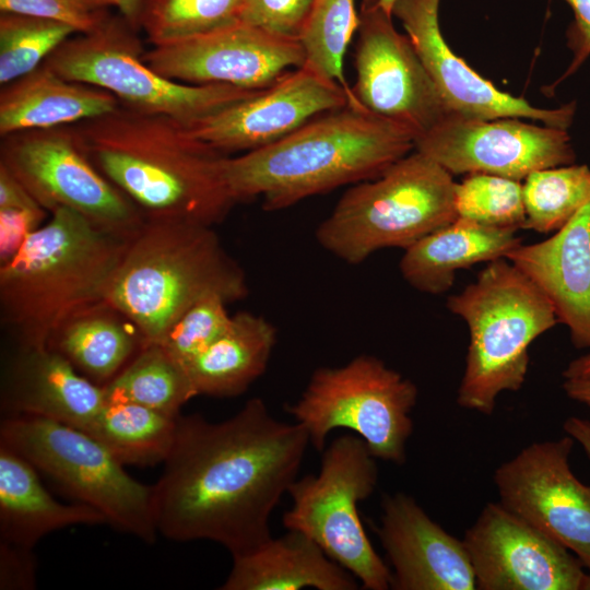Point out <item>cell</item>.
<instances>
[{
	"instance_id": "cell-1",
	"label": "cell",
	"mask_w": 590,
	"mask_h": 590,
	"mask_svg": "<svg viewBox=\"0 0 590 590\" xmlns=\"http://www.w3.org/2000/svg\"><path fill=\"white\" fill-rule=\"evenodd\" d=\"M309 444L302 425L276 420L260 398L217 423L179 415L152 486L158 533L209 540L232 556L255 550L272 536L271 514L297 479Z\"/></svg>"
},
{
	"instance_id": "cell-2",
	"label": "cell",
	"mask_w": 590,
	"mask_h": 590,
	"mask_svg": "<svg viewBox=\"0 0 590 590\" xmlns=\"http://www.w3.org/2000/svg\"><path fill=\"white\" fill-rule=\"evenodd\" d=\"M73 126L94 165L145 220L213 227L237 203L225 173L229 155L172 117L120 104Z\"/></svg>"
},
{
	"instance_id": "cell-3",
	"label": "cell",
	"mask_w": 590,
	"mask_h": 590,
	"mask_svg": "<svg viewBox=\"0 0 590 590\" xmlns=\"http://www.w3.org/2000/svg\"><path fill=\"white\" fill-rule=\"evenodd\" d=\"M408 128L347 104L324 113L264 148L228 156L231 192L260 198L266 211L373 179L415 149Z\"/></svg>"
},
{
	"instance_id": "cell-4",
	"label": "cell",
	"mask_w": 590,
	"mask_h": 590,
	"mask_svg": "<svg viewBox=\"0 0 590 590\" xmlns=\"http://www.w3.org/2000/svg\"><path fill=\"white\" fill-rule=\"evenodd\" d=\"M30 234L0 266L1 321L20 349L48 347L71 319L106 304L132 237L106 231L68 208Z\"/></svg>"
},
{
	"instance_id": "cell-5",
	"label": "cell",
	"mask_w": 590,
	"mask_h": 590,
	"mask_svg": "<svg viewBox=\"0 0 590 590\" xmlns=\"http://www.w3.org/2000/svg\"><path fill=\"white\" fill-rule=\"evenodd\" d=\"M247 294L243 269L213 227L145 220L129 243L106 304L132 323L144 345L161 343L199 299L219 295L229 304Z\"/></svg>"
},
{
	"instance_id": "cell-6",
	"label": "cell",
	"mask_w": 590,
	"mask_h": 590,
	"mask_svg": "<svg viewBox=\"0 0 590 590\" xmlns=\"http://www.w3.org/2000/svg\"><path fill=\"white\" fill-rule=\"evenodd\" d=\"M469 329L465 368L457 403L491 415L498 396L518 391L529 368V346L556 323L543 292L512 262H487L474 282L447 299Z\"/></svg>"
},
{
	"instance_id": "cell-7",
	"label": "cell",
	"mask_w": 590,
	"mask_h": 590,
	"mask_svg": "<svg viewBox=\"0 0 590 590\" xmlns=\"http://www.w3.org/2000/svg\"><path fill=\"white\" fill-rule=\"evenodd\" d=\"M453 175L413 150L379 176L352 185L317 226L318 244L349 264L406 249L457 219Z\"/></svg>"
},
{
	"instance_id": "cell-8",
	"label": "cell",
	"mask_w": 590,
	"mask_h": 590,
	"mask_svg": "<svg viewBox=\"0 0 590 590\" xmlns=\"http://www.w3.org/2000/svg\"><path fill=\"white\" fill-rule=\"evenodd\" d=\"M138 31L113 14L98 30L67 39L44 63L66 79L111 93L121 105L172 117L185 127L259 91L165 78L143 60Z\"/></svg>"
},
{
	"instance_id": "cell-9",
	"label": "cell",
	"mask_w": 590,
	"mask_h": 590,
	"mask_svg": "<svg viewBox=\"0 0 590 590\" xmlns=\"http://www.w3.org/2000/svg\"><path fill=\"white\" fill-rule=\"evenodd\" d=\"M377 483L378 465L366 442L354 433L341 435L322 450L318 474L292 483V505L282 518L285 529L309 536L367 590L391 588L392 577L358 514Z\"/></svg>"
},
{
	"instance_id": "cell-10",
	"label": "cell",
	"mask_w": 590,
	"mask_h": 590,
	"mask_svg": "<svg viewBox=\"0 0 590 590\" xmlns=\"http://www.w3.org/2000/svg\"><path fill=\"white\" fill-rule=\"evenodd\" d=\"M417 397L413 381L380 358L362 354L342 366L317 368L286 411L318 451L332 430L345 428L359 436L376 459L403 464Z\"/></svg>"
},
{
	"instance_id": "cell-11",
	"label": "cell",
	"mask_w": 590,
	"mask_h": 590,
	"mask_svg": "<svg viewBox=\"0 0 590 590\" xmlns=\"http://www.w3.org/2000/svg\"><path fill=\"white\" fill-rule=\"evenodd\" d=\"M0 442L26 458L75 502L102 512L107 523L145 543L155 542L152 486L130 476L86 432L35 416H5Z\"/></svg>"
},
{
	"instance_id": "cell-12",
	"label": "cell",
	"mask_w": 590,
	"mask_h": 590,
	"mask_svg": "<svg viewBox=\"0 0 590 590\" xmlns=\"http://www.w3.org/2000/svg\"><path fill=\"white\" fill-rule=\"evenodd\" d=\"M0 164L46 211L68 208L127 237L145 222L137 205L91 161L73 125L1 137Z\"/></svg>"
},
{
	"instance_id": "cell-13",
	"label": "cell",
	"mask_w": 590,
	"mask_h": 590,
	"mask_svg": "<svg viewBox=\"0 0 590 590\" xmlns=\"http://www.w3.org/2000/svg\"><path fill=\"white\" fill-rule=\"evenodd\" d=\"M358 14L355 102L416 138L426 133L450 113L411 39L398 32L378 0H363Z\"/></svg>"
},
{
	"instance_id": "cell-14",
	"label": "cell",
	"mask_w": 590,
	"mask_h": 590,
	"mask_svg": "<svg viewBox=\"0 0 590 590\" xmlns=\"http://www.w3.org/2000/svg\"><path fill=\"white\" fill-rule=\"evenodd\" d=\"M414 150L451 175L484 173L520 181L535 170L576 161L566 129L517 117L480 119L448 114L415 139Z\"/></svg>"
},
{
	"instance_id": "cell-15",
	"label": "cell",
	"mask_w": 590,
	"mask_h": 590,
	"mask_svg": "<svg viewBox=\"0 0 590 590\" xmlns=\"http://www.w3.org/2000/svg\"><path fill=\"white\" fill-rule=\"evenodd\" d=\"M570 436L532 442L494 472L499 503L575 554L590 571V485L569 463Z\"/></svg>"
},
{
	"instance_id": "cell-16",
	"label": "cell",
	"mask_w": 590,
	"mask_h": 590,
	"mask_svg": "<svg viewBox=\"0 0 590 590\" xmlns=\"http://www.w3.org/2000/svg\"><path fill=\"white\" fill-rule=\"evenodd\" d=\"M143 60L157 73L187 84L262 90L305 63L297 39L237 22L170 44L152 46Z\"/></svg>"
},
{
	"instance_id": "cell-17",
	"label": "cell",
	"mask_w": 590,
	"mask_h": 590,
	"mask_svg": "<svg viewBox=\"0 0 590 590\" xmlns=\"http://www.w3.org/2000/svg\"><path fill=\"white\" fill-rule=\"evenodd\" d=\"M462 541L477 589L581 590L580 559L499 502L482 509Z\"/></svg>"
},
{
	"instance_id": "cell-18",
	"label": "cell",
	"mask_w": 590,
	"mask_h": 590,
	"mask_svg": "<svg viewBox=\"0 0 590 590\" xmlns=\"http://www.w3.org/2000/svg\"><path fill=\"white\" fill-rule=\"evenodd\" d=\"M350 103L347 92L306 64L272 85L197 121L187 131L227 155L270 145Z\"/></svg>"
},
{
	"instance_id": "cell-19",
	"label": "cell",
	"mask_w": 590,
	"mask_h": 590,
	"mask_svg": "<svg viewBox=\"0 0 590 590\" xmlns=\"http://www.w3.org/2000/svg\"><path fill=\"white\" fill-rule=\"evenodd\" d=\"M440 0H397L392 15L403 25L450 114L480 119L517 117L568 129L576 102L540 108L499 90L456 55L439 25Z\"/></svg>"
},
{
	"instance_id": "cell-20",
	"label": "cell",
	"mask_w": 590,
	"mask_h": 590,
	"mask_svg": "<svg viewBox=\"0 0 590 590\" xmlns=\"http://www.w3.org/2000/svg\"><path fill=\"white\" fill-rule=\"evenodd\" d=\"M377 535L392 567L394 590H474L463 544L404 494L385 495Z\"/></svg>"
},
{
	"instance_id": "cell-21",
	"label": "cell",
	"mask_w": 590,
	"mask_h": 590,
	"mask_svg": "<svg viewBox=\"0 0 590 590\" xmlns=\"http://www.w3.org/2000/svg\"><path fill=\"white\" fill-rule=\"evenodd\" d=\"M505 258L543 292L573 345L590 350V198L554 235L520 244Z\"/></svg>"
},
{
	"instance_id": "cell-22",
	"label": "cell",
	"mask_w": 590,
	"mask_h": 590,
	"mask_svg": "<svg viewBox=\"0 0 590 590\" xmlns=\"http://www.w3.org/2000/svg\"><path fill=\"white\" fill-rule=\"evenodd\" d=\"M3 387L7 416L46 418L86 433L107 402L103 386L50 347L20 349Z\"/></svg>"
},
{
	"instance_id": "cell-23",
	"label": "cell",
	"mask_w": 590,
	"mask_h": 590,
	"mask_svg": "<svg viewBox=\"0 0 590 590\" xmlns=\"http://www.w3.org/2000/svg\"><path fill=\"white\" fill-rule=\"evenodd\" d=\"M355 590L357 579L296 530L233 556L222 590Z\"/></svg>"
},
{
	"instance_id": "cell-24",
	"label": "cell",
	"mask_w": 590,
	"mask_h": 590,
	"mask_svg": "<svg viewBox=\"0 0 590 590\" xmlns=\"http://www.w3.org/2000/svg\"><path fill=\"white\" fill-rule=\"evenodd\" d=\"M517 231L457 217L404 249L400 273L408 284L422 293H446L459 270L505 258L522 244Z\"/></svg>"
},
{
	"instance_id": "cell-25",
	"label": "cell",
	"mask_w": 590,
	"mask_h": 590,
	"mask_svg": "<svg viewBox=\"0 0 590 590\" xmlns=\"http://www.w3.org/2000/svg\"><path fill=\"white\" fill-rule=\"evenodd\" d=\"M0 92V137L32 129L75 125L116 109L111 93L66 79L43 63Z\"/></svg>"
},
{
	"instance_id": "cell-26",
	"label": "cell",
	"mask_w": 590,
	"mask_h": 590,
	"mask_svg": "<svg viewBox=\"0 0 590 590\" xmlns=\"http://www.w3.org/2000/svg\"><path fill=\"white\" fill-rule=\"evenodd\" d=\"M38 472L26 458L0 442V541L33 548L52 531L107 523L102 512L86 504L56 500Z\"/></svg>"
},
{
	"instance_id": "cell-27",
	"label": "cell",
	"mask_w": 590,
	"mask_h": 590,
	"mask_svg": "<svg viewBox=\"0 0 590 590\" xmlns=\"http://www.w3.org/2000/svg\"><path fill=\"white\" fill-rule=\"evenodd\" d=\"M275 343L270 321L238 311L226 331L185 366L197 396L243 394L266 371Z\"/></svg>"
},
{
	"instance_id": "cell-28",
	"label": "cell",
	"mask_w": 590,
	"mask_h": 590,
	"mask_svg": "<svg viewBox=\"0 0 590 590\" xmlns=\"http://www.w3.org/2000/svg\"><path fill=\"white\" fill-rule=\"evenodd\" d=\"M142 346L132 323L103 304L67 322L48 347L63 355L83 376L104 386Z\"/></svg>"
},
{
	"instance_id": "cell-29",
	"label": "cell",
	"mask_w": 590,
	"mask_h": 590,
	"mask_svg": "<svg viewBox=\"0 0 590 590\" xmlns=\"http://www.w3.org/2000/svg\"><path fill=\"white\" fill-rule=\"evenodd\" d=\"M107 402H128L170 417L197 396L185 367L160 343L144 344L104 386Z\"/></svg>"
},
{
	"instance_id": "cell-30",
	"label": "cell",
	"mask_w": 590,
	"mask_h": 590,
	"mask_svg": "<svg viewBox=\"0 0 590 590\" xmlns=\"http://www.w3.org/2000/svg\"><path fill=\"white\" fill-rule=\"evenodd\" d=\"M177 417L134 403L106 402L87 434L123 465H154L172 450Z\"/></svg>"
},
{
	"instance_id": "cell-31",
	"label": "cell",
	"mask_w": 590,
	"mask_h": 590,
	"mask_svg": "<svg viewBox=\"0 0 590 590\" xmlns=\"http://www.w3.org/2000/svg\"><path fill=\"white\" fill-rule=\"evenodd\" d=\"M358 25L355 0H314L297 40L304 51V64L339 83L349 94V104L361 106L343 70L346 50Z\"/></svg>"
},
{
	"instance_id": "cell-32",
	"label": "cell",
	"mask_w": 590,
	"mask_h": 590,
	"mask_svg": "<svg viewBox=\"0 0 590 590\" xmlns=\"http://www.w3.org/2000/svg\"><path fill=\"white\" fill-rule=\"evenodd\" d=\"M524 229L557 232L590 198V167L569 164L535 170L522 180Z\"/></svg>"
},
{
	"instance_id": "cell-33",
	"label": "cell",
	"mask_w": 590,
	"mask_h": 590,
	"mask_svg": "<svg viewBox=\"0 0 590 590\" xmlns=\"http://www.w3.org/2000/svg\"><path fill=\"white\" fill-rule=\"evenodd\" d=\"M245 0H145L142 30L152 46L170 44L239 22Z\"/></svg>"
},
{
	"instance_id": "cell-34",
	"label": "cell",
	"mask_w": 590,
	"mask_h": 590,
	"mask_svg": "<svg viewBox=\"0 0 590 590\" xmlns=\"http://www.w3.org/2000/svg\"><path fill=\"white\" fill-rule=\"evenodd\" d=\"M75 31L63 23L11 12L0 13V84L38 67Z\"/></svg>"
},
{
	"instance_id": "cell-35",
	"label": "cell",
	"mask_w": 590,
	"mask_h": 590,
	"mask_svg": "<svg viewBox=\"0 0 590 590\" xmlns=\"http://www.w3.org/2000/svg\"><path fill=\"white\" fill-rule=\"evenodd\" d=\"M457 217L505 228H523L526 210L520 180L492 174H467L456 182Z\"/></svg>"
},
{
	"instance_id": "cell-36",
	"label": "cell",
	"mask_w": 590,
	"mask_h": 590,
	"mask_svg": "<svg viewBox=\"0 0 590 590\" xmlns=\"http://www.w3.org/2000/svg\"><path fill=\"white\" fill-rule=\"evenodd\" d=\"M227 304L219 295L199 299L169 328L160 344L185 367L226 331L232 321Z\"/></svg>"
},
{
	"instance_id": "cell-37",
	"label": "cell",
	"mask_w": 590,
	"mask_h": 590,
	"mask_svg": "<svg viewBox=\"0 0 590 590\" xmlns=\"http://www.w3.org/2000/svg\"><path fill=\"white\" fill-rule=\"evenodd\" d=\"M113 0H0V11L60 22L76 34H88L113 15Z\"/></svg>"
},
{
	"instance_id": "cell-38",
	"label": "cell",
	"mask_w": 590,
	"mask_h": 590,
	"mask_svg": "<svg viewBox=\"0 0 590 590\" xmlns=\"http://www.w3.org/2000/svg\"><path fill=\"white\" fill-rule=\"evenodd\" d=\"M314 0H245L239 21L297 39Z\"/></svg>"
},
{
	"instance_id": "cell-39",
	"label": "cell",
	"mask_w": 590,
	"mask_h": 590,
	"mask_svg": "<svg viewBox=\"0 0 590 590\" xmlns=\"http://www.w3.org/2000/svg\"><path fill=\"white\" fill-rule=\"evenodd\" d=\"M46 215L37 204L0 209V266L9 262Z\"/></svg>"
},
{
	"instance_id": "cell-40",
	"label": "cell",
	"mask_w": 590,
	"mask_h": 590,
	"mask_svg": "<svg viewBox=\"0 0 590 590\" xmlns=\"http://www.w3.org/2000/svg\"><path fill=\"white\" fill-rule=\"evenodd\" d=\"M36 586L33 548L0 541V589L31 590Z\"/></svg>"
},
{
	"instance_id": "cell-41",
	"label": "cell",
	"mask_w": 590,
	"mask_h": 590,
	"mask_svg": "<svg viewBox=\"0 0 590 590\" xmlns=\"http://www.w3.org/2000/svg\"><path fill=\"white\" fill-rule=\"evenodd\" d=\"M574 13V21L566 32L567 46L573 59L564 74L555 82L551 91L573 75L590 57V0H564Z\"/></svg>"
},
{
	"instance_id": "cell-42",
	"label": "cell",
	"mask_w": 590,
	"mask_h": 590,
	"mask_svg": "<svg viewBox=\"0 0 590 590\" xmlns=\"http://www.w3.org/2000/svg\"><path fill=\"white\" fill-rule=\"evenodd\" d=\"M563 429L582 447L590 460V421L582 417L570 416L565 420Z\"/></svg>"
},
{
	"instance_id": "cell-43",
	"label": "cell",
	"mask_w": 590,
	"mask_h": 590,
	"mask_svg": "<svg viewBox=\"0 0 590 590\" xmlns=\"http://www.w3.org/2000/svg\"><path fill=\"white\" fill-rule=\"evenodd\" d=\"M563 389L569 399L583 404L590 410V379H565Z\"/></svg>"
},
{
	"instance_id": "cell-44",
	"label": "cell",
	"mask_w": 590,
	"mask_h": 590,
	"mask_svg": "<svg viewBox=\"0 0 590 590\" xmlns=\"http://www.w3.org/2000/svg\"><path fill=\"white\" fill-rule=\"evenodd\" d=\"M118 13L132 26L140 30V17L145 0H113Z\"/></svg>"
},
{
	"instance_id": "cell-45",
	"label": "cell",
	"mask_w": 590,
	"mask_h": 590,
	"mask_svg": "<svg viewBox=\"0 0 590 590\" xmlns=\"http://www.w3.org/2000/svg\"><path fill=\"white\" fill-rule=\"evenodd\" d=\"M380 5L392 15V9L397 0H378Z\"/></svg>"
},
{
	"instance_id": "cell-46",
	"label": "cell",
	"mask_w": 590,
	"mask_h": 590,
	"mask_svg": "<svg viewBox=\"0 0 590 590\" xmlns=\"http://www.w3.org/2000/svg\"><path fill=\"white\" fill-rule=\"evenodd\" d=\"M581 590H590V571L589 570L585 575L582 586H581Z\"/></svg>"
},
{
	"instance_id": "cell-47",
	"label": "cell",
	"mask_w": 590,
	"mask_h": 590,
	"mask_svg": "<svg viewBox=\"0 0 590 590\" xmlns=\"http://www.w3.org/2000/svg\"><path fill=\"white\" fill-rule=\"evenodd\" d=\"M586 367L588 373L590 374V353L586 357Z\"/></svg>"
}]
</instances>
